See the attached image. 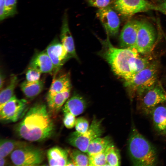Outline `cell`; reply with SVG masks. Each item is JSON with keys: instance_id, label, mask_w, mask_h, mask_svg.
<instances>
[{"instance_id": "8fae6325", "label": "cell", "mask_w": 166, "mask_h": 166, "mask_svg": "<svg viewBox=\"0 0 166 166\" xmlns=\"http://www.w3.org/2000/svg\"><path fill=\"white\" fill-rule=\"evenodd\" d=\"M96 15L105 29L107 36L113 37L117 35L120 21L117 12L112 6L109 5L99 9Z\"/></svg>"}, {"instance_id": "d6986e66", "label": "cell", "mask_w": 166, "mask_h": 166, "mask_svg": "<svg viewBox=\"0 0 166 166\" xmlns=\"http://www.w3.org/2000/svg\"><path fill=\"white\" fill-rule=\"evenodd\" d=\"M71 89L51 95H47L46 99L48 109L52 113H57L68 99Z\"/></svg>"}, {"instance_id": "f546056e", "label": "cell", "mask_w": 166, "mask_h": 166, "mask_svg": "<svg viewBox=\"0 0 166 166\" xmlns=\"http://www.w3.org/2000/svg\"><path fill=\"white\" fill-rule=\"evenodd\" d=\"M89 127V123L85 117H80L76 119L75 125L76 131L79 134H83L86 132Z\"/></svg>"}, {"instance_id": "8992f818", "label": "cell", "mask_w": 166, "mask_h": 166, "mask_svg": "<svg viewBox=\"0 0 166 166\" xmlns=\"http://www.w3.org/2000/svg\"><path fill=\"white\" fill-rule=\"evenodd\" d=\"M10 157L15 165L37 166L43 162L44 154L41 149L27 144L14 150L10 154Z\"/></svg>"}, {"instance_id": "44dd1931", "label": "cell", "mask_w": 166, "mask_h": 166, "mask_svg": "<svg viewBox=\"0 0 166 166\" xmlns=\"http://www.w3.org/2000/svg\"><path fill=\"white\" fill-rule=\"evenodd\" d=\"M44 86V80L40 79L34 82H29L26 80L21 83L20 87L26 98L33 99L41 93Z\"/></svg>"}, {"instance_id": "5bb4252c", "label": "cell", "mask_w": 166, "mask_h": 166, "mask_svg": "<svg viewBox=\"0 0 166 166\" xmlns=\"http://www.w3.org/2000/svg\"><path fill=\"white\" fill-rule=\"evenodd\" d=\"M29 67L34 68L42 73L53 74V63L45 50L36 53L31 59Z\"/></svg>"}, {"instance_id": "f1b7e54d", "label": "cell", "mask_w": 166, "mask_h": 166, "mask_svg": "<svg viewBox=\"0 0 166 166\" xmlns=\"http://www.w3.org/2000/svg\"><path fill=\"white\" fill-rule=\"evenodd\" d=\"M151 63L150 60L148 57L140 56L139 54L136 58L135 60L134 74L144 69Z\"/></svg>"}, {"instance_id": "6da1fadb", "label": "cell", "mask_w": 166, "mask_h": 166, "mask_svg": "<svg viewBox=\"0 0 166 166\" xmlns=\"http://www.w3.org/2000/svg\"><path fill=\"white\" fill-rule=\"evenodd\" d=\"M54 129L47 106L42 103L35 104L28 109L14 128L18 137L31 142H40L49 138Z\"/></svg>"}, {"instance_id": "7c38bea8", "label": "cell", "mask_w": 166, "mask_h": 166, "mask_svg": "<svg viewBox=\"0 0 166 166\" xmlns=\"http://www.w3.org/2000/svg\"><path fill=\"white\" fill-rule=\"evenodd\" d=\"M46 52L50 57L53 65L55 75L64 63L71 58L61 42L55 38L48 45Z\"/></svg>"}, {"instance_id": "603a6c76", "label": "cell", "mask_w": 166, "mask_h": 166, "mask_svg": "<svg viewBox=\"0 0 166 166\" xmlns=\"http://www.w3.org/2000/svg\"><path fill=\"white\" fill-rule=\"evenodd\" d=\"M24 142L3 139L0 140V156L5 158L15 149L27 144Z\"/></svg>"}, {"instance_id": "d6a6232c", "label": "cell", "mask_w": 166, "mask_h": 166, "mask_svg": "<svg viewBox=\"0 0 166 166\" xmlns=\"http://www.w3.org/2000/svg\"><path fill=\"white\" fill-rule=\"evenodd\" d=\"M89 5L99 8L106 7L110 3V0H86Z\"/></svg>"}, {"instance_id": "ba28073f", "label": "cell", "mask_w": 166, "mask_h": 166, "mask_svg": "<svg viewBox=\"0 0 166 166\" xmlns=\"http://www.w3.org/2000/svg\"><path fill=\"white\" fill-rule=\"evenodd\" d=\"M156 38V31L152 24L141 21L136 43L131 49L142 54L148 53L152 50Z\"/></svg>"}, {"instance_id": "3957f363", "label": "cell", "mask_w": 166, "mask_h": 166, "mask_svg": "<svg viewBox=\"0 0 166 166\" xmlns=\"http://www.w3.org/2000/svg\"><path fill=\"white\" fill-rule=\"evenodd\" d=\"M128 150L134 166H154L157 164L156 148L135 127L132 128L128 140Z\"/></svg>"}, {"instance_id": "277c9868", "label": "cell", "mask_w": 166, "mask_h": 166, "mask_svg": "<svg viewBox=\"0 0 166 166\" xmlns=\"http://www.w3.org/2000/svg\"><path fill=\"white\" fill-rule=\"evenodd\" d=\"M158 68L157 63H151L144 69L124 80L125 86L132 93H136L139 98L157 82Z\"/></svg>"}, {"instance_id": "ac0fdd59", "label": "cell", "mask_w": 166, "mask_h": 166, "mask_svg": "<svg viewBox=\"0 0 166 166\" xmlns=\"http://www.w3.org/2000/svg\"><path fill=\"white\" fill-rule=\"evenodd\" d=\"M151 115L155 130L160 134H166V105H157Z\"/></svg>"}, {"instance_id": "e0dca14e", "label": "cell", "mask_w": 166, "mask_h": 166, "mask_svg": "<svg viewBox=\"0 0 166 166\" xmlns=\"http://www.w3.org/2000/svg\"><path fill=\"white\" fill-rule=\"evenodd\" d=\"M71 85L69 73H59L58 72L53 76L51 84L47 95H52L71 89Z\"/></svg>"}, {"instance_id": "5b68a950", "label": "cell", "mask_w": 166, "mask_h": 166, "mask_svg": "<svg viewBox=\"0 0 166 166\" xmlns=\"http://www.w3.org/2000/svg\"><path fill=\"white\" fill-rule=\"evenodd\" d=\"M102 120L94 117L88 130L85 132L79 134L75 131L71 133L67 139L69 144L86 153L90 143L97 138L100 137L103 133Z\"/></svg>"}, {"instance_id": "9c48e42d", "label": "cell", "mask_w": 166, "mask_h": 166, "mask_svg": "<svg viewBox=\"0 0 166 166\" xmlns=\"http://www.w3.org/2000/svg\"><path fill=\"white\" fill-rule=\"evenodd\" d=\"M112 7L120 15L130 17L137 13L156 10V5L146 0H114Z\"/></svg>"}, {"instance_id": "9a60e30c", "label": "cell", "mask_w": 166, "mask_h": 166, "mask_svg": "<svg viewBox=\"0 0 166 166\" xmlns=\"http://www.w3.org/2000/svg\"><path fill=\"white\" fill-rule=\"evenodd\" d=\"M61 42L65 48L71 58L78 60L77 54L73 37L70 31L67 16L65 14L63 19L60 34Z\"/></svg>"}, {"instance_id": "30bf717a", "label": "cell", "mask_w": 166, "mask_h": 166, "mask_svg": "<svg viewBox=\"0 0 166 166\" xmlns=\"http://www.w3.org/2000/svg\"><path fill=\"white\" fill-rule=\"evenodd\" d=\"M140 108L145 115L151 114L157 105L166 101V92L161 84L157 82L139 98Z\"/></svg>"}, {"instance_id": "1f68e13d", "label": "cell", "mask_w": 166, "mask_h": 166, "mask_svg": "<svg viewBox=\"0 0 166 166\" xmlns=\"http://www.w3.org/2000/svg\"><path fill=\"white\" fill-rule=\"evenodd\" d=\"M63 122L67 128L71 129L75 127L76 119V117L69 113H64Z\"/></svg>"}, {"instance_id": "e575fe53", "label": "cell", "mask_w": 166, "mask_h": 166, "mask_svg": "<svg viewBox=\"0 0 166 166\" xmlns=\"http://www.w3.org/2000/svg\"><path fill=\"white\" fill-rule=\"evenodd\" d=\"M5 76L1 72L0 74V90L2 89L3 86V85L4 80H5Z\"/></svg>"}, {"instance_id": "ffe728a7", "label": "cell", "mask_w": 166, "mask_h": 166, "mask_svg": "<svg viewBox=\"0 0 166 166\" xmlns=\"http://www.w3.org/2000/svg\"><path fill=\"white\" fill-rule=\"evenodd\" d=\"M68 153L59 147L49 149L47 152L49 164L50 166H66L68 160Z\"/></svg>"}, {"instance_id": "52a82bcc", "label": "cell", "mask_w": 166, "mask_h": 166, "mask_svg": "<svg viewBox=\"0 0 166 166\" xmlns=\"http://www.w3.org/2000/svg\"><path fill=\"white\" fill-rule=\"evenodd\" d=\"M28 102L14 95L0 108V120L2 123L16 122L24 117L28 110Z\"/></svg>"}, {"instance_id": "83f0119b", "label": "cell", "mask_w": 166, "mask_h": 166, "mask_svg": "<svg viewBox=\"0 0 166 166\" xmlns=\"http://www.w3.org/2000/svg\"><path fill=\"white\" fill-rule=\"evenodd\" d=\"M105 152V151L95 154L89 156V166H98L107 165Z\"/></svg>"}, {"instance_id": "4316f807", "label": "cell", "mask_w": 166, "mask_h": 166, "mask_svg": "<svg viewBox=\"0 0 166 166\" xmlns=\"http://www.w3.org/2000/svg\"><path fill=\"white\" fill-rule=\"evenodd\" d=\"M17 3V0H5L3 10L0 13L1 21L16 13Z\"/></svg>"}, {"instance_id": "7402d4cb", "label": "cell", "mask_w": 166, "mask_h": 166, "mask_svg": "<svg viewBox=\"0 0 166 166\" xmlns=\"http://www.w3.org/2000/svg\"><path fill=\"white\" fill-rule=\"evenodd\" d=\"M113 144V141L110 136L97 137L89 144L86 153L90 156L103 152Z\"/></svg>"}, {"instance_id": "2e32d148", "label": "cell", "mask_w": 166, "mask_h": 166, "mask_svg": "<svg viewBox=\"0 0 166 166\" xmlns=\"http://www.w3.org/2000/svg\"><path fill=\"white\" fill-rule=\"evenodd\" d=\"M86 106L85 99L78 94H74L68 99L63 105L64 113H69L75 117L83 113Z\"/></svg>"}, {"instance_id": "cb8c5ba5", "label": "cell", "mask_w": 166, "mask_h": 166, "mask_svg": "<svg viewBox=\"0 0 166 166\" xmlns=\"http://www.w3.org/2000/svg\"><path fill=\"white\" fill-rule=\"evenodd\" d=\"M18 81L17 77L13 75L11 77L8 85L5 88L0 90V108L2 107L14 95V91Z\"/></svg>"}, {"instance_id": "484cf974", "label": "cell", "mask_w": 166, "mask_h": 166, "mask_svg": "<svg viewBox=\"0 0 166 166\" xmlns=\"http://www.w3.org/2000/svg\"><path fill=\"white\" fill-rule=\"evenodd\" d=\"M105 152L107 165H120L121 156L120 152L113 144L109 146L106 149Z\"/></svg>"}, {"instance_id": "836d02e7", "label": "cell", "mask_w": 166, "mask_h": 166, "mask_svg": "<svg viewBox=\"0 0 166 166\" xmlns=\"http://www.w3.org/2000/svg\"><path fill=\"white\" fill-rule=\"evenodd\" d=\"M156 11H159L166 15V0H164L163 2L156 5Z\"/></svg>"}, {"instance_id": "d4e9b609", "label": "cell", "mask_w": 166, "mask_h": 166, "mask_svg": "<svg viewBox=\"0 0 166 166\" xmlns=\"http://www.w3.org/2000/svg\"><path fill=\"white\" fill-rule=\"evenodd\" d=\"M69 153L74 166H89V157L86 153L77 148L72 150Z\"/></svg>"}, {"instance_id": "4fadbf2b", "label": "cell", "mask_w": 166, "mask_h": 166, "mask_svg": "<svg viewBox=\"0 0 166 166\" xmlns=\"http://www.w3.org/2000/svg\"><path fill=\"white\" fill-rule=\"evenodd\" d=\"M141 21L132 20L123 27L119 37L120 47L131 49L135 45Z\"/></svg>"}, {"instance_id": "4dcf8cb0", "label": "cell", "mask_w": 166, "mask_h": 166, "mask_svg": "<svg viewBox=\"0 0 166 166\" xmlns=\"http://www.w3.org/2000/svg\"><path fill=\"white\" fill-rule=\"evenodd\" d=\"M41 73L39 71L28 67L26 73V80L29 82L39 81L40 80Z\"/></svg>"}, {"instance_id": "7a4b0ae2", "label": "cell", "mask_w": 166, "mask_h": 166, "mask_svg": "<svg viewBox=\"0 0 166 166\" xmlns=\"http://www.w3.org/2000/svg\"><path fill=\"white\" fill-rule=\"evenodd\" d=\"M101 42L102 48L99 53L110 65L116 75L124 80L133 75L135 59L139 53L129 49L114 47L108 36Z\"/></svg>"}, {"instance_id": "d590c367", "label": "cell", "mask_w": 166, "mask_h": 166, "mask_svg": "<svg viewBox=\"0 0 166 166\" xmlns=\"http://www.w3.org/2000/svg\"><path fill=\"white\" fill-rule=\"evenodd\" d=\"M6 163V160L5 158L0 157V166H4Z\"/></svg>"}]
</instances>
